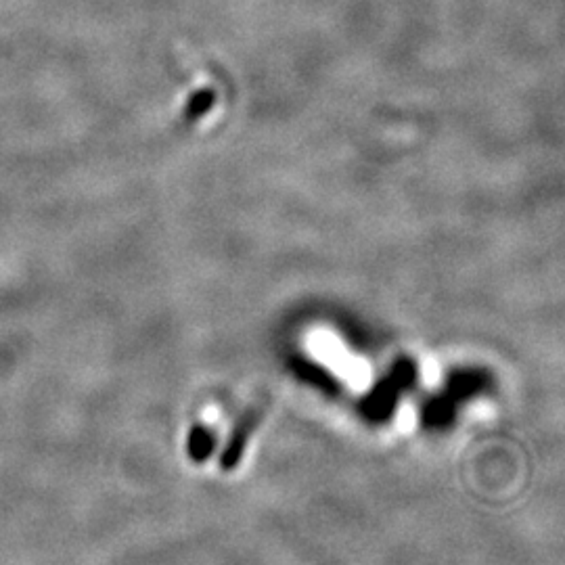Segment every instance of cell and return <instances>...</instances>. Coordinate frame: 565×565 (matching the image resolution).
Segmentation results:
<instances>
[{
  "instance_id": "obj_1",
  "label": "cell",
  "mask_w": 565,
  "mask_h": 565,
  "mask_svg": "<svg viewBox=\"0 0 565 565\" xmlns=\"http://www.w3.org/2000/svg\"><path fill=\"white\" fill-rule=\"evenodd\" d=\"M262 415H264L262 406H252V409L245 411L241 421L235 425L233 434L229 438V444H226V450H224V455H222V469L224 471L237 467V463H239V459L243 455V448H245L247 440H250L254 427L262 419Z\"/></svg>"
}]
</instances>
